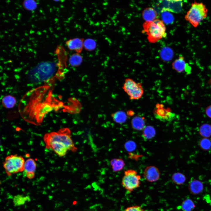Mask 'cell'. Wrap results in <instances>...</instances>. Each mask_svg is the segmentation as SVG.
<instances>
[{"mask_svg": "<svg viewBox=\"0 0 211 211\" xmlns=\"http://www.w3.org/2000/svg\"><path fill=\"white\" fill-rule=\"evenodd\" d=\"M155 134V130L153 127L146 126L143 129L142 136L145 139H149L153 138Z\"/></svg>", "mask_w": 211, "mask_h": 211, "instance_id": "22", "label": "cell"}, {"mask_svg": "<svg viewBox=\"0 0 211 211\" xmlns=\"http://www.w3.org/2000/svg\"><path fill=\"white\" fill-rule=\"evenodd\" d=\"M140 176L136 171L130 169L125 171L122 177V184L129 193L139 187L140 184Z\"/></svg>", "mask_w": 211, "mask_h": 211, "instance_id": "6", "label": "cell"}, {"mask_svg": "<svg viewBox=\"0 0 211 211\" xmlns=\"http://www.w3.org/2000/svg\"><path fill=\"white\" fill-rule=\"evenodd\" d=\"M56 71L54 64L44 62L39 64L31 69L28 74L29 81L33 83H39L45 81L52 77Z\"/></svg>", "mask_w": 211, "mask_h": 211, "instance_id": "2", "label": "cell"}, {"mask_svg": "<svg viewBox=\"0 0 211 211\" xmlns=\"http://www.w3.org/2000/svg\"><path fill=\"white\" fill-rule=\"evenodd\" d=\"M22 5L25 9L29 11H34L37 7L36 2L33 0H24L23 2Z\"/></svg>", "mask_w": 211, "mask_h": 211, "instance_id": "27", "label": "cell"}, {"mask_svg": "<svg viewBox=\"0 0 211 211\" xmlns=\"http://www.w3.org/2000/svg\"><path fill=\"white\" fill-rule=\"evenodd\" d=\"M153 113L156 119L163 122L171 121L176 117L175 114L170 108L165 107L161 104H156Z\"/></svg>", "mask_w": 211, "mask_h": 211, "instance_id": "8", "label": "cell"}, {"mask_svg": "<svg viewBox=\"0 0 211 211\" xmlns=\"http://www.w3.org/2000/svg\"><path fill=\"white\" fill-rule=\"evenodd\" d=\"M122 88L131 100H138L142 96L144 89L142 84L131 79H125Z\"/></svg>", "mask_w": 211, "mask_h": 211, "instance_id": "7", "label": "cell"}, {"mask_svg": "<svg viewBox=\"0 0 211 211\" xmlns=\"http://www.w3.org/2000/svg\"><path fill=\"white\" fill-rule=\"evenodd\" d=\"M82 61L81 56L79 53L74 54L70 57L69 62L70 65L73 67H77L80 65Z\"/></svg>", "mask_w": 211, "mask_h": 211, "instance_id": "23", "label": "cell"}, {"mask_svg": "<svg viewBox=\"0 0 211 211\" xmlns=\"http://www.w3.org/2000/svg\"><path fill=\"white\" fill-rule=\"evenodd\" d=\"M110 164L113 171L116 172L122 170L125 166V163L122 159L115 158L111 160Z\"/></svg>", "mask_w": 211, "mask_h": 211, "instance_id": "17", "label": "cell"}, {"mask_svg": "<svg viewBox=\"0 0 211 211\" xmlns=\"http://www.w3.org/2000/svg\"><path fill=\"white\" fill-rule=\"evenodd\" d=\"M142 16L143 18L146 21H152L156 19L157 13L153 8L151 7L148 8L143 11Z\"/></svg>", "mask_w": 211, "mask_h": 211, "instance_id": "16", "label": "cell"}, {"mask_svg": "<svg viewBox=\"0 0 211 211\" xmlns=\"http://www.w3.org/2000/svg\"><path fill=\"white\" fill-rule=\"evenodd\" d=\"M173 182L177 185H181L183 184L186 181V178L183 173L180 172L174 173L172 176Z\"/></svg>", "mask_w": 211, "mask_h": 211, "instance_id": "24", "label": "cell"}, {"mask_svg": "<svg viewBox=\"0 0 211 211\" xmlns=\"http://www.w3.org/2000/svg\"><path fill=\"white\" fill-rule=\"evenodd\" d=\"M203 186L200 181L194 179L191 180L189 183L188 189L193 194L197 195L200 193L203 190Z\"/></svg>", "mask_w": 211, "mask_h": 211, "instance_id": "13", "label": "cell"}, {"mask_svg": "<svg viewBox=\"0 0 211 211\" xmlns=\"http://www.w3.org/2000/svg\"><path fill=\"white\" fill-rule=\"evenodd\" d=\"M113 120L115 122L122 124L126 122L127 120V115L123 111H119L112 114Z\"/></svg>", "mask_w": 211, "mask_h": 211, "instance_id": "18", "label": "cell"}, {"mask_svg": "<svg viewBox=\"0 0 211 211\" xmlns=\"http://www.w3.org/2000/svg\"><path fill=\"white\" fill-rule=\"evenodd\" d=\"M125 211H145L141 207L138 205H134L127 208Z\"/></svg>", "mask_w": 211, "mask_h": 211, "instance_id": "32", "label": "cell"}, {"mask_svg": "<svg viewBox=\"0 0 211 211\" xmlns=\"http://www.w3.org/2000/svg\"><path fill=\"white\" fill-rule=\"evenodd\" d=\"M126 149L128 151H132L135 150L136 147L135 143L132 141L127 142L125 145Z\"/></svg>", "mask_w": 211, "mask_h": 211, "instance_id": "31", "label": "cell"}, {"mask_svg": "<svg viewBox=\"0 0 211 211\" xmlns=\"http://www.w3.org/2000/svg\"><path fill=\"white\" fill-rule=\"evenodd\" d=\"M195 207L194 202L189 199L184 200L181 205V208L183 211H192Z\"/></svg>", "mask_w": 211, "mask_h": 211, "instance_id": "25", "label": "cell"}, {"mask_svg": "<svg viewBox=\"0 0 211 211\" xmlns=\"http://www.w3.org/2000/svg\"><path fill=\"white\" fill-rule=\"evenodd\" d=\"M71 131L68 128L45 133L43 139L46 148L52 149L60 157L65 156L69 150L76 152L77 148L71 138Z\"/></svg>", "mask_w": 211, "mask_h": 211, "instance_id": "1", "label": "cell"}, {"mask_svg": "<svg viewBox=\"0 0 211 211\" xmlns=\"http://www.w3.org/2000/svg\"><path fill=\"white\" fill-rule=\"evenodd\" d=\"M205 113L208 117L211 118V105L208 106L206 108Z\"/></svg>", "mask_w": 211, "mask_h": 211, "instance_id": "33", "label": "cell"}, {"mask_svg": "<svg viewBox=\"0 0 211 211\" xmlns=\"http://www.w3.org/2000/svg\"><path fill=\"white\" fill-rule=\"evenodd\" d=\"M145 124L144 118L141 116H135L132 118L131 121V125L132 128L137 130H143L145 127Z\"/></svg>", "mask_w": 211, "mask_h": 211, "instance_id": "15", "label": "cell"}, {"mask_svg": "<svg viewBox=\"0 0 211 211\" xmlns=\"http://www.w3.org/2000/svg\"><path fill=\"white\" fill-rule=\"evenodd\" d=\"M2 103L5 107L11 108H13L15 104L16 100L13 97L7 96L3 98Z\"/></svg>", "mask_w": 211, "mask_h": 211, "instance_id": "26", "label": "cell"}, {"mask_svg": "<svg viewBox=\"0 0 211 211\" xmlns=\"http://www.w3.org/2000/svg\"><path fill=\"white\" fill-rule=\"evenodd\" d=\"M143 175L147 181L152 182H156L159 179L160 173L159 169L156 167L150 166L145 168Z\"/></svg>", "mask_w": 211, "mask_h": 211, "instance_id": "10", "label": "cell"}, {"mask_svg": "<svg viewBox=\"0 0 211 211\" xmlns=\"http://www.w3.org/2000/svg\"><path fill=\"white\" fill-rule=\"evenodd\" d=\"M160 55L161 58L164 60L168 61L172 59L173 56V52L171 48L166 47L162 49Z\"/></svg>", "mask_w": 211, "mask_h": 211, "instance_id": "21", "label": "cell"}, {"mask_svg": "<svg viewBox=\"0 0 211 211\" xmlns=\"http://www.w3.org/2000/svg\"><path fill=\"white\" fill-rule=\"evenodd\" d=\"M200 148L204 151H207L211 148V140L207 138L201 139L199 142Z\"/></svg>", "mask_w": 211, "mask_h": 211, "instance_id": "28", "label": "cell"}, {"mask_svg": "<svg viewBox=\"0 0 211 211\" xmlns=\"http://www.w3.org/2000/svg\"><path fill=\"white\" fill-rule=\"evenodd\" d=\"M161 18L163 22L167 24L172 23L174 21L173 15L168 11L161 12Z\"/></svg>", "mask_w": 211, "mask_h": 211, "instance_id": "29", "label": "cell"}, {"mask_svg": "<svg viewBox=\"0 0 211 211\" xmlns=\"http://www.w3.org/2000/svg\"><path fill=\"white\" fill-rule=\"evenodd\" d=\"M83 46L84 47L86 50L92 51L95 49L96 47V43L94 40L89 38L84 41Z\"/></svg>", "mask_w": 211, "mask_h": 211, "instance_id": "30", "label": "cell"}, {"mask_svg": "<svg viewBox=\"0 0 211 211\" xmlns=\"http://www.w3.org/2000/svg\"><path fill=\"white\" fill-rule=\"evenodd\" d=\"M83 43V40L82 39L76 38L67 41L66 44L69 50L79 53L84 47Z\"/></svg>", "mask_w": 211, "mask_h": 211, "instance_id": "12", "label": "cell"}, {"mask_svg": "<svg viewBox=\"0 0 211 211\" xmlns=\"http://www.w3.org/2000/svg\"><path fill=\"white\" fill-rule=\"evenodd\" d=\"M180 1H162L158 3V8H161V11H169L174 12H180L182 6Z\"/></svg>", "mask_w": 211, "mask_h": 211, "instance_id": "9", "label": "cell"}, {"mask_svg": "<svg viewBox=\"0 0 211 211\" xmlns=\"http://www.w3.org/2000/svg\"><path fill=\"white\" fill-rule=\"evenodd\" d=\"M185 71L188 74L190 73L191 71V68L187 64L186 65Z\"/></svg>", "mask_w": 211, "mask_h": 211, "instance_id": "34", "label": "cell"}, {"mask_svg": "<svg viewBox=\"0 0 211 211\" xmlns=\"http://www.w3.org/2000/svg\"><path fill=\"white\" fill-rule=\"evenodd\" d=\"M199 132L202 137L208 138L211 136V125L207 123L203 124L200 127Z\"/></svg>", "mask_w": 211, "mask_h": 211, "instance_id": "20", "label": "cell"}, {"mask_svg": "<svg viewBox=\"0 0 211 211\" xmlns=\"http://www.w3.org/2000/svg\"><path fill=\"white\" fill-rule=\"evenodd\" d=\"M25 161L21 156L16 154L6 157L3 162V167L8 176L23 171Z\"/></svg>", "mask_w": 211, "mask_h": 211, "instance_id": "5", "label": "cell"}, {"mask_svg": "<svg viewBox=\"0 0 211 211\" xmlns=\"http://www.w3.org/2000/svg\"><path fill=\"white\" fill-rule=\"evenodd\" d=\"M144 30L147 35L148 41L154 43L166 36V28L162 21L158 19L146 21L143 25Z\"/></svg>", "mask_w": 211, "mask_h": 211, "instance_id": "4", "label": "cell"}, {"mask_svg": "<svg viewBox=\"0 0 211 211\" xmlns=\"http://www.w3.org/2000/svg\"><path fill=\"white\" fill-rule=\"evenodd\" d=\"M36 166V162L33 159L29 158L25 161L23 171L28 178L32 179L34 178Z\"/></svg>", "mask_w": 211, "mask_h": 211, "instance_id": "11", "label": "cell"}, {"mask_svg": "<svg viewBox=\"0 0 211 211\" xmlns=\"http://www.w3.org/2000/svg\"><path fill=\"white\" fill-rule=\"evenodd\" d=\"M30 200V197L28 195H17L15 196L13 198V202L15 206H20L25 204L26 202Z\"/></svg>", "mask_w": 211, "mask_h": 211, "instance_id": "19", "label": "cell"}, {"mask_svg": "<svg viewBox=\"0 0 211 211\" xmlns=\"http://www.w3.org/2000/svg\"><path fill=\"white\" fill-rule=\"evenodd\" d=\"M207 13L208 9L204 4L194 1L187 12L185 19L194 27L197 28L207 17Z\"/></svg>", "mask_w": 211, "mask_h": 211, "instance_id": "3", "label": "cell"}, {"mask_svg": "<svg viewBox=\"0 0 211 211\" xmlns=\"http://www.w3.org/2000/svg\"><path fill=\"white\" fill-rule=\"evenodd\" d=\"M187 64L182 56H180L172 63L173 68L178 73H181L185 71Z\"/></svg>", "mask_w": 211, "mask_h": 211, "instance_id": "14", "label": "cell"}]
</instances>
